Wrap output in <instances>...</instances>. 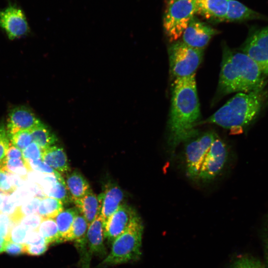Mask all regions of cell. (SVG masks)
Instances as JSON below:
<instances>
[{"instance_id": "cb8c5ba5", "label": "cell", "mask_w": 268, "mask_h": 268, "mask_svg": "<svg viewBox=\"0 0 268 268\" xmlns=\"http://www.w3.org/2000/svg\"><path fill=\"white\" fill-rule=\"evenodd\" d=\"M38 231L48 245L62 242L55 219L43 218L38 228Z\"/></svg>"}, {"instance_id": "e575fe53", "label": "cell", "mask_w": 268, "mask_h": 268, "mask_svg": "<svg viewBox=\"0 0 268 268\" xmlns=\"http://www.w3.org/2000/svg\"><path fill=\"white\" fill-rule=\"evenodd\" d=\"M13 224L9 216L0 213V235L7 241L9 230Z\"/></svg>"}, {"instance_id": "83f0119b", "label": "cell", "mask_w": 268, "mask_h": 268, "mask_svg": "<svg viewBox=\"0 0 268 268\" xmlns=\"http://www.w3.org/2000/svg\"><path fill=\"white\" fill-rule=\"evenodd\" d=\"M8 137L10 142L21 151L33 142L30 130L19 131Z\"/></svg>"}, {"instance_id": "484cf974", "label": "cell", "mask_w": 268, "mask_h": 268, "mask_svg": "<svg viewBox=\"0 0 268 268\" xmlns=\"http://www.w3.org/2000/svg\"><path fill=\"white\" fill-rule=\"evenodd\" d=\"M44 193L47 197L55 198L61 201L64 204L72 202L66 183L59 180L50 189L44 191Z\"/></svg>"}, {"instance_id": "44dd1931", "label": "cell", "mask_w": 268, "mask_h": 268, "mask_svg": "<svg viewBox=\"0 0 268 268\" xmlns=\"http://www.w3.org/2000/svg\"><path fill=\"white\" fill-rule=\"evenodd\" d=\"M79 213L76 206L64 209L54 219L57 223L62 242L71 241L72 224Z\"/></svg>"}, {"instance_id": "6da1fadb", "label": "cell", "mask_w": 268, "mask_h": 268, "mask_svg": "<svg viewBox=\"0 0 268 268\" xmlns=\"http://www.w3.org/2000/svg\"><path fill=\"white\" fill-rule=\"evenodd\" d=\"M201 117L196 74L175 78L168 122V144L174 152L182 143L198 134Z\"/></svg>"}, {"instance_id": "5bb4252c", "label": "cell", "mask_w": 268, "mask_h": 268, "mask_svg": "<svg viewBox=\"0 0 268 268\" xmlns=\"http://www.w3.org/2000/svg\"><path fill=\"white\" fill-rule=\"evenodd\" d=\"M104 231V222L100 215L89 224L87 232V256L89 261L93 254L101 257L106 255L103 243Z\"/></svg>"}, {"instance_id": "74e56055", "label": "cell", "mask_w": 268, "mask_h": 268, "mask_svg": "<svg viewBox=\"0 0 268 268\" xmlns=\"http://www.w3.org/2000/svg\"><path fill=\"white\" fill-rule=\"evenodd\" d=\"M17 207L11 199L10 194H5L3 200L1 213L12 216L16 211Z\"/></svg>"}, {"instance_id": "5b68a950", "label": "cell", "mask_w": 268, "mask_h": 268, "mask_svg": "<svg viewBox=\"0 0 268 268\" xmlns=\"http://www.w3.org/2000/svg\"><path fill=\"white\" fill-rule=\"evenodd\" d=\"M143 227L139 216L112 242L110 253L101 266H112L137 260L141 256Z\"/></svg>"}, {"instance_id": "7a4b0ae2", "label": "cell", "mask_w": 268, "mask_h": 268, "mask_svg": "<svg viewBox=\"0 0 268 268\" xmlns=\"http://www.w3.org/2000/svg\"><path fill=\"white\" fill-rule=\"evenodd\" d=\"M185 143L186 173L190 179L207 182L221 172L227 161L228 150L216 133H198Z\"/></svg>"}, {"instance_id": "1f68e13d", "label": "cell", "mask_w": 268, "mask_h": 268, "mask_svg": "<svg viewBox=\"0 0 268 268\" xmlns=\"http://www.w3.org/2000/svg\"><path fill=\"white\" fill-rule=\"evenodd\" d=\"M23 158L26 163L41 159V149L34 142H32L22 151Z\"/></svg>"}, {"instance_id": "836d02e7", "label": "cell", "mask_w": 268, "mask_h": 268, "mask_svg": "<svg viewBox=\"0 0 268 268\" xmlns=\"http://www.w3.org/2000/svg\"><path fill=\"white\" fill-rule=\"evenodd\" d=\"M232 268H266L259 261L252 258L243 257L235 262Z\"/></svg>"}, {"instance_id": "d6986e66", "label": "cell", "mask_w": 268, "mask_h": 268, "mask_svg": "<svg viewBox=\"0 0 268 268\" xmlns=\"http://www.w3.org/2000/svg\"><path fill=\"white\" fill-rule=\"evenodd\" d=\"M64 179L72 201L82 198L91 189L86 178L77 170L67 173Z\"/></svg>"}, {"instance_id": "4316f807", "label": "cell", "mask_w": 268, "mask_h": 268, "mask_svg": "<svg viewBox=\"0 0 268 268\" xmlns=\"http://www.w3.org/2000/svg\"><path fill=\"white\" fill-rule=\"evenodd\" d=\"M26 163L29 171L33 170L44 174L53 175L60 181L65 183L64 178L62 176V174L49 166L41 159L30 161Z\"/></svg>"}, {"instance_id": "8992f818", "label": "cell", "mask_w": 268, "mask_h": 268, "mask_svg": "<svg viewBox=\"0 0 268 268\" xmlns=\"http://www.w3.org/2000/svg\"><path fill=\"white\" fill-rule=\"evenodd\" d=\"M196 13L194 0H167L163 27L170 41L175 42L182 35Z\"/></svg>"}, {"instance_id": "4dcf8cb0", "label": "cell", "mask_w": 268, "mask_h": 268, "mask_svg": "<svg viewBox=\"0 0 268 268\" xmlns=\"http://www.w3.org/2000/svg\"><path fill=\"white\" fill-rule=\"evenodd\" d=\"M10 143L9 138L5 126L0 124V169L5 160Z\"/></svg>"}, {"instance_id": "f1b7e54d", "label": "cell", "mask_w": 268, "mask_h": 268, "mask_svg": "<svg viewBox=\"0 0 268 268\" xmlns=\"http://www.w3.org/2000/svg\"><path fill=\"white\" fill-rule=\"evenodd\" d=\"M26 182L24 186L16 189L10 194L11 200L17 207L35 197L33 193L26 185Z\"/></svg>"}, {"instance_id": "d590c367", "label": "cell", "mask_w": 268, "mask_h": 268, "mask_svg": "<svg viewBox=\"0 0 268 268\" xmlns=\"http://www.w3.org/2000/svg\"><path fill=\"white\" fill-rule=\"evenodd\" d=\"M48 246L47 243L39 245L24 244V253L31 256H40L47 250Z\"/></svg>"}, {"instance_id": "603a6c76", "label": "cell", "mask_w": 268, "mask_h": 268, "mask_svg": "<svg viewBox=\"0 0 268 268\" xmlns=\"http://www.w3.org/2000/svg\"><path fill=\"white\" fill-rule=\"evenodd\" d=\"M63 202L55 198L46 197L40 201L38 213L42 218L54 219L64 210Z\"/></svg>"}, {"instance_id": "ac0fdd59", "label": "cell", "mask_w": 268, "mask_h": 268, "mask_svg": "<svg viewBox=\"0 0 268 268\" xmlns=\"http://www.w3.org/2000/svg\"><path fill=\"white\" fill-rule=\"evenodd\" d=\"M89 225L100 215L101 205L98 197L91 189L84 197L72 201Z\"/></svg>"}, {"instance_id": "4fadbf2b", "label": "cell", "mask_w": 268, "mask_h": 268, "mask_svg": "<svg viewBox=\"0 0 268 268\" xmlns=\"http://www.w3.org/2000/svg\"><path fill=\"white\" fill-rule=\"evenodd\" d=\"M124 197L123 190L114 183L108 185L104 192L98 197L101 205L100 215L104 227L112 215L124 203Z\"/></svg>"}, {"instance_id": "2e32d148", "label": "cell", "mask_w": 268, "mask_h": 268, "mask_svg": "<svg viewBox=\"0 0 268 268\" xmlns=\"http://www.w3.org/2000/svg\"><path fill=\"white\" fill-rule=\"evenodd\" d=\"M41 159L61 174L70 171L67 155L61 146L53 145L41 149Z\"/></svg>"}, {"instance_id": "9a60e30c", "label": "cell", "mask_w": 268, "mask_h": 268, "mask_svg": "<svg viewBox=\"0 0 268 268\" xmlns=\"http://www.w3.org/2000/svg\"><path fill=\"white\" fill-rule=\"evenodd\" d=\"M197 13L209 19L224 21L228 0H194Z\"/></svg>"}, {"instance_id": "7c38bea8", "label": "cell", "mask_w": 268, "mask_h": 268, "mask_svg": "<svg viewBox=\"0 0 268 268\" xmlns=\"http://www.w3.org/2000/svg\"><path fill=\"white\" fill-rule=\"evenodd\" d=\"M42 123L31 109L18 106L9 111L6 129L8 135H10L19 131L31 130Z\"/></svg>"}, {"instance_id": "f35d334b", "label": "cell", "mask_w": 268, "mask_h": 268, "mask_svg": "<svg viewBox=\"0 0 268 268\" xmlns=\"http://www.w3.org/2000/svg\"><path fill=\"white\" fill-rule=\"evenodd\" d=\"M44 243H47L38 230H28L25 240V245H39Z\"/></svg>"}, {"instance_id": "f546056e", "label": "cell", "mask_w": 268, "mask_h": 268, "mask_svg": "<svg viewBox=\"0 0 268 268\" xmlns=\"http://www.w3.org/2000/svg\"><path fill=\"white\" fill-rule=\"evenodd\" d=\"M28 230L19 223L13 224L9 230L7 241L25 244Z\"/></svg>"}, {"instance_id": "e0dca14e", "label": "cell", "mask_w": 268, "mask_h": 268, "mask_svg": "<svg viewBox=\"0 0 268 268\" xmlns=\"http://www.w3.org/2000/svg\"><path fill=\"white\" fill-rule=\"evenodd\" d=\"M268 18L265 15L254 10L236 0H228V9L225 21L238 22Z\"/></svg>"}, {"instance_id": "52a82bcc", "label": "cell", "mask_w": 268, "mask_h": 268, "mask_svg": "<svg viewBox=\"0 0 268 268\" xmlns=\"http://www.w3.org/2000/svg\"><path fill=\"white\" fill-rule=\"evenodd\" d=\"M203 50L190 47L182 41H175L168 49L170 71L175 78L191 75L201 64Z\"/></svg>"}, {"instance_id": "9c48e42d", "label": "cell", "mask_w": 268, "mask_h": 268, "mask_svg": "<svg viewBox=\"0 0 268 268\" xmlns=\"http://www.w3.org/2000/svg\"><path fill=\"white\" fill-rule=\"evenodd\" d=\"M0 26L10 40L21 37L29 31L23 11L15 5H9L0 10Z\"/></svg>"}, {"instance_id": "3957f363", "label": "cell", "mask_w": 268, "mask_h": 268, "mask_svg": "<svg viewBox=\"0 0 268 268\" xmlns=\"http://www.w3.org/2000/svg\"><path fill=\"white\" fill-rule=\"evenodd\" d=\"M217 94L249 92L265 88V75L246 54L224 46Z\"/></svg>"}, {"instance_id": "8d00e7d4", "label": "cell", "mask_w": 268, "mask_h": 268, "mask_svg": "<svg viewBox=\"0 0 268 268\" xmlns=\"http://www.w3.org/2000/svg\"><path fill=\"white\" fill-rule=\"evenodd\" d=\"M6 171L0 169V192L6 194H11L14 191Z\"/></svg>"}, {"instance_id": "ba28073f", "label": "cell", "mask_w": 268, "mask_h": 268, "mask_svg": "<svg viewBox=\"0 0 268 268\" xmlns=\"http://www.w3.org/2000/svg\"><path fill=\"white\" fill-rule=\"evenodd\" d=\"M242 52L257 64L262 72L268 76V26L251 31Z\"/></svg>"}, {"instance_id": "277c9868", "label": "cell", "mask_w": 268, "mask_h": 268, "mask_svg": "<svg viewBox=\"0 0 268 268\" xmlns=\"http://www.w3.org/2000/svg\"><path fill=\"white\" fill-rule=\"evenodd\" d=\"M268 97L265 88L249 92H239L202 123L214 124L239 133L257 117Z\"/></svg>"}, {"instance_id": "d6a6232c", "label": "cell", "mask_w": 268, "mask_h": 268, "mask_svg": "<svg viewBox=\"0 0 268 268\" xmlns=\"http://www.w3.org/2000/svg\"><path fill=\"white\" fill-rule=\"evenodd\" d=\"M42 219V217L37 213L24 216L19 223L28 230H38Z\"/></svg>"}, {"instance_id": "30bf717a", "label": "cell", "mask_w": 268, "mask_h": 268, "mask_svg": "<svg viewBox=\"0 0 268 268\" xmlns=\"http://www.w3.org/2000/svg\"><path fill=\"white\" fill-rule=\"evenodd\" d=\"M139 215L134 208L122 204L112 215L104 227V235L110 242L126 231Z\"/></svg>"}, {"instance_id": "b9f144b4", "label": "cell", "mask_w": 268, "mask_h": 268, "mask_svg": "<svg viewBox=\"0 0 268 268\" xmlns=\"http://www.w3.org/2000/svg\"><path fill=\"white\" fill-rule=\"evenodd\" d=\"M5 194L0 192V213L1 212V209L2 207L3 200L4 199Z\"/></svg>"}, {"instance_id": "f6af8a7d", "label": "cell", "mask_w": 268, "mask_h": 268, "mask_svg": "<svg viewBox=\"0 0 268 268\" xmlns=\"http://www.w3.org/2000/svg\"><path fill=\"white\" fill-rule=\"evenodd\" d=\"M4 246L3 245H0V254L2 253L3 251L4 252Z\"/></svg>"}, {"instance_id": "7402d4cb", "label": "cell", "mask_w": 268, "mask_h": 268, "mask_svg": "<svg viewBox=\"0 0 268 268\" xmlns=\"http://www.w3.org/2000/svg\"><path fill=\"white\" fill-rule=\"evenodd\" d=\"M30 131L33 142L41 149L54 145L58 140L56 134L43 123Z\"/></svg>"}, {"instance_id": "ee69618b", "label": "cell", "mask_w": 268, "mask_h": 268, "mask_svg": "<svg viewBox=\"0 0 268 268\" xmlns=\"http://www.w3.org/2000/svg\"><path fill=\"white\" fill-rule=\"evenodd\" d=\"M267 261L268 263V242H267Z\"/></svg>"}, {"instance_id": "ab89813d", "label": "cell", "mask_w": 268, "mask_h": 268, "mask_svg": "<svg viewBox=\"0 0 268 268\" xmlns=\"http://www.w3.org/2000/svg\"><path fill=\"white\" fill-rule=\"evenodd\" d=\"M4 248V252L10 255L16 256L24 253V245L9 241L6 242Z\"/></svg>"}, {"instance_id": "8fae6325", "label": "cell", "mask_w": 268, "mask_h": 268, "mask_svg": "<svg viewBox=\"0 0 268 268\" xmlns=\"http://www.w3.org/2000/svg\"><path fill=\"white\" fill-rule=\"evenodd\" d=\"M218 31L195 16L182 34V41L194 48L203 50Z\"/></svg>"}, {"instance_id": "60d3db41", "label": "cell", "mask_w": 268, "mask_h": 268, "mask_svg": "<svg viewBox=\"0 0 268 268\" xmlns=\"http://www.w3.org/2000/svg\"><path fill=\"white\" fill-rule=\"evenodd\" d=\"M12 158H23V156L22 151L10 142L5 159Z\"/></svg>"}, {"instance_id": "d4e9b609", "label": "cell", "mask_w": 268, "mask_h": 268, "mask_svg": "<svg viewBox=\"0 0 268 268\" xmlns=\"http://www.w3.org/2000/svg\"><path fill=\"white\" fill-rule=\"evenodd\" d=\"M0 169L18 175L26 180L29 171L23 158L5 159Z\"/></svg>"}, {"instance_id": "ffe728a7", "label": "cell", "mask_w": 268, "mask_h": 268, "mask_svg": "<svg viewBox=\"0 0 268 268\" xmlns=\"http://www.w3.org/2000/svg\"><path fill=\"white\" fill-rule=\"evenodd\" d=\"M85 218L80 212L74 218L71 229V241H74L81 256L87 253V232L89 227Z\"/></svg>"}, {"instance_id": "7bdbcfd3", "label": "cell", "mask_w": 268, "mask_h": 268, "mask_svg": "<svg viewBox=\"0 0 268 268\" xmlns=\"http://www.w3.org/2000/svg\"><path fill=\"white\" fill-rule=\"evenodd\" d=\"M6 242V240L3 237L0 235V245L4 246Z\"/></svg>"}]
</instances>
